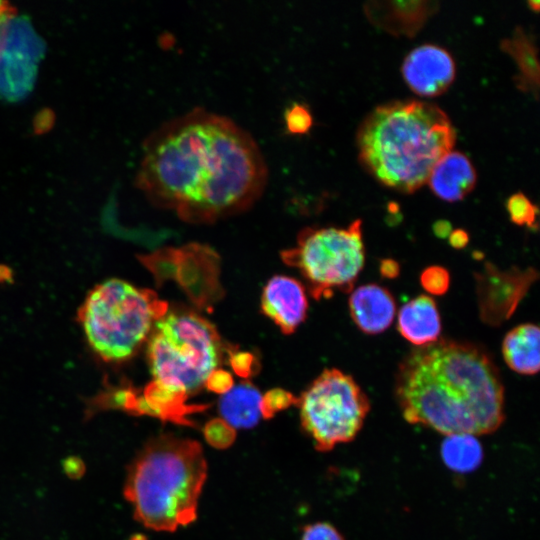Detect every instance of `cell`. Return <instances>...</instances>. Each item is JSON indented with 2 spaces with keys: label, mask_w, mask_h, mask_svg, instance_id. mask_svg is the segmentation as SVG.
<instances>
[{
  "label": "cell",
  "mask_w": 540,
  "mask_h": 540,
  "mask_svg": "<svg viewBox=\"0 0 540 540\" xmlns=\"http://www.w3.org/2000/svg\"><path fill=\"white\" fill-rule=\"evenodd\" d=\"M268 180L251 134L227 116L194 108L144 141L135 183L155 205L184 221L211 223L250 208Z\"/></svg>",
  "instance_id": "1"
},
{
  "label": "cell",
  "mask_w": 540,
  "mask_h": 540,
  "mask_svg": "<svg viewBox=\"0 0 540 540\" xmlns=\"http://www.w3.org/2000/svg\"><path fill=\"white\" fill-rule=\"evenodd\" d=\"M395 395L404 419L445 436L490 434L504 422V386L480 347L438 339L399 364Z\"/></svg>",
  "instance_id": "2"
},
{
  "label": "cell",
  "mask_w": 540,
  "mask_h": 540,
  "mask_svg": "<svg viewBox=\"0 0 540 540\" xmlns=\"http://www.w3.org/2000/svg\"><path fill=\"white\" fill-rule=\"evenodd\" d=\"M358 158L381 184L413 193L456 141L455 129L437 105L394 101L374 108L357 131Z\"/></svg>",
  "instance_id": "3"
},
{
  "label": "cell",
  "mask_w": 540,
  "mask_h": 540,
  "mask_svg": "<svg viewBox=\"0 0 540 540\" xmlns=\"http://www.w3.org/2000/svg\"><path fill=\"white\" fill-rule=\"evenodd\" d=\"M207 463L199 442L160 434L130 464L124 496L134 517L155 531L173 532L197 518Z\"/></svg>",
  "instance_id": "4"
},
{
  "label": "cell",
  "mask_w": 540,
  "mask_h": 540,
  "mask_svg": "<svg viewBox=\"0 0 540 540\" xmlns=\"http://www.w3.org/2000/svg\"><path fill=\"white\" fill-rule=\"evenodd\" d=\"M168 305L155 292L120 279L94 287L78 312L86 339L103 360L130 358Z\"/></svg>",
  "instance_id": "5"
},
{
  "label": "cell",
  "mask_w": 540,
  "mask_h": 540,
  "mask_svg": "<svg viewBox=\"0 0 540 540\" xmlns=\"http://www.w3.org/2000/svg\"><path fill=\"white\" fill-rule=\"evenodd\" d=\"M221 354L216 328L188 311L166 313L157 320L147 348L153 381L188 397L217 369Z\"/></svg>",
  "instance_id": "6"
},
{
  "label": "cell",
  "mask_w": 540,
  "mask_h": 540,
  "mask_svg": "<svg viewBox=\"0 0 540 540\" xmlns=\"http://www.w3.org/2000/svg\"><path fill=\"white\" fill-rule=\"evenodd\" d=\"M362 222L346 228H306L294 248L281 253L283 261L300 270L315 299L329 297L335 290L348 293L365 263Z\"/></svg>",
  "instance_id": "7"
},
{
  "label": "cell",
  "mask_w": 540,
  "mask_h": 540,
  "mask_svg": "<svg viewBox=\"0 0 540 540\" xmlns=\"http://www.w3.org/2000/svg\"><path fill=\"white\" fill-rule=\"evenodd\" d=\"M296 405L303 430L320 452L354 440L370 410L361 387L335 368L323 370L297 398Z\"/></svg>",
  "instance_id": "8"
},
{
  "label": "cell",
  "mask_w": 540,
  "mask_h": 540,
  "mask_svg": "<svg viewBox=\"0 0 540 540\" xmlns=\"http://www.w3.org/2000/svg\"><path fill=\"white\" fill-rule=\"evenodd\" d=\"M43 43L30 25L16 16L0 43V95L16 99L32 87Z\"/></svg>",
  "instance_id": "9"
},
{
  "label": "cell",
  "mask_w": 540,
  "mask_h": 540,
  "mask_svg": "<svg viewBox=\"0 0 540 540\" xmlns=\"http://www.w3.org/2000/svg\"><path fill=\"white\" fill-rule=\"evenodd\" d=\"M537 277L538 274L533 268L500 271L487 263L484 270L476 274L478 306L482 320L490 325H499L507 320Z\"/></svg>",
  "instance_id": "10"
},
{
  "label": "cell",
  "mask_w": 540,
  "mask_h": 540,
  "mask_svg": "<svg viewBox=\"0 0 540 540\" xmlns=\"http://www.w3.org/2000/svg\"><path fill=\"white\" fill-rule=\"evenodd\" d=\"M401 71L406 84L415 94L435 97L450 87L456 67L447 50L434 44H424L408 53Z\"/></svg>",
  "instance_id": "11"
},
{
  "label": "cell",
  "mask_w": 540,
  "mask_h": 540,
  "mask_svg": "<svg viewBox=\"0 0 540 540\" xmlns=\"http://www.w3.org/2000/svg\"><path fill=\"white\" fill-rule=\"evenodd\" d=\"M261 310L284 334H291L307 315L305 288L292 277L276 275L263 289Z\"/></svg>",
  "instance_id": "12"
},
{
  "label": "cell",
  "mask_w": 540,
  "mask_h": 540,
  "mask_svg": "<svg viewBox=\"0 0 540 540\" xmlns=\"http://www.w3.org/2000/svg\"><path fill=\"white\" fill-rule=\"evenodd\" d=\"M434 1L369 2L364 11L379 28L394 35L414 36L437 10Z\"/></svg>",
  "instance_id": "13"
},
{
  "label": "cell",
  "mask_w": 540,
  "mask_h": 540,
  "mask_svg": "<svg viewBox=\"0 0 540 540\" xmlns=\"http://www.w3.org/2000/svg\"><path fill=\"white\" fill-rule=\"evenodd\" d=\"M349 311L362 332L374 335L385 331L391 325L396 314V302L385 287L366 284L351 292Z\"/></svg>",
  "instance_id": "14"
},
{
  "label": "cell",
  "mask_w": 540,
  "mask_h": 540,
  "mask_svg": "<svg viewBox=\"0 0 540 540\" xmlns=\"http://www.w3.org/2000/svg\"><path fill=\"white\" fill-rule=\"evenodd\" d=\"M188 396L169 389L154 381L143 390L142 395L135 392L130 413L149 415L162 421L179 425L194 426L188 415L206 409V405L186 404Z\"/></svg>",
  "instance_id": "15"
},
{
  "label": "cell",
  "mask_w": 540,
  "mask_h": 540,
  "mask_svg": "<svg viewBox=\"0 0 540 540\" xmlns=\"http://www.w3.org/2000/svg\"><path fill=\"white\" fill-rule=\"evenodd\" d=\"M477 174L470 159L450 151L433 167L427 180L433 193L448 202L462 200L476 185Z\"/></svg>",
  "instance_id": "16"
},
{
  "label": "cell",
  "mask_w": 540,
  "mask_h": 540,
  "mask_svg": "<svg viewBox=\"0 0 540 540\" xmlns=\"http://www.w3.org/2000/svg\"><path fill=\"white\" fill-rule=\"evenodd\" d=\"M397 328L417 347L436 342L441 332V318L434 299L419 295L403 305L398 312Z\"/></svg>",
  "instance_id": "17"
},
{
  "label": "cell",
  "mask_w": 540,
  "mask_h": 540,
  "mask_svg": "<svg viewBox=\"0 0 540 540\" xmlns=\"http://www.w3.org/2000/svg\"><path fill=\"white\" fill-rule=\"evenodd\" d=\"M539 327L525 323L510 330L502 343V353L506 364L522 375H533L539 371Z\"/></svg>",
  "instance_id": "18"
},
{
  "label": "cell",
  "mask_w": 540,
  "mask_h": 540,
  "mask_svg": "<svg viewBox=\"0 0 540 540\" xmlns=\"http://www.w3.org/2000/svg\"><path fill=\"white\" fill-rule=\"evenodd\" d=\"M262 395L250 382H241L219 400L221 418L235 428H252L260 420Z\"/></svg>",
  "instance_id": "19"
},
{
  "label": "cell",
  "mask_w": 540,
  "mask_h": 540,
  "mask_svg": "<svg viewBox=\"0 0 540 540\" xmlns=\"http://www.w3.org/2000/svg\"><path fill=\"white\" fill-rule=\"evenodd\" d=\"M501 50L513 58L519 74L516 86L524 92L539 91V62L537 48L532 38L521 27H516L512 36L501 41Z\"/></svg>",
  "instance_id": "20"
},
{
  "label": "cell",
  "mask_w": 540,
  "mask_h": 540,
  "mask_svg": "<svg viewBox=\"0 0 540 540\" xmlns=\"http://www.w3.org/2000/svg\"><path fill=\"white\" fill-rule=\"evenodd\" d=\"M476 436L455 434L446 436L441 455L445 464L456 472L474 470L482 461L483 451Z\"/></svg>",
  "instance_id": "21"
},
{
  "label": "cell",
  "mask_w": 540,
  "mask_h": 540,
  "mask_svg": "<svg viewBox=\"0 0 540 540\" xmlns=\"http://www.w3.org/2000/svg\"><path fill=\"white\" fill-rule=\"evenodd\" d=\"M506 208L514 224L526 225L530 229L538 228V207L523 193L511 195L506 202Z\"/></svg>",
  "instance_id": "22"
},
{
  "label": "cell",
  "mask_w": 540,
  "mask_h": 540,
  "mask_svg": "<svg viewBox=\"0 0 540 540\" xmlns=\"http://www.w3.org/2000/svg\"><path fill=\"white\" fill-rule=\"evenodd\" d=\"M206 442L216 449H226L230 447L236 438L235 429L222 418L209 420L203 430Z\"/></svg>",
  "instance_id": "23"
},
{
  "label": "cell",
  "mask_w": 540,
  "mask_h": 540,
  "mask_svg": "<svg viewBox=\"0 0 540 540\" xmlns=\"http://www.w3.org/2000/svg\"><path fill=\"white\" fill-rule=\"evenodd\" d=\"M297 397L291 392L281 388H274L267 391L261 398L260 410L261 416L270 419L278 412L296 405Z\"/></svg>",
  "instance_id": "24"
},
{
  "label": "cell",
  "mask_w": 540,
  "mask_h": 540,
  "mask_svg": "<svg viewBox=\"0 0 540 540\" xmlns=\"http://www.w3.org/2000/svg\"><path fill=\"white\" fill-rule=\"evenodd\" d=\"M420 283L428 293L440 296L446 293L449 288L450 275L442 266H429L422 271Z\"/></svg>",
  "instance_id": "25"
},
{
  "label": "cell",
  "mask_w": 540,
  "mask_h": 540,
  "mask_svg": "<svg viewBox=\"0 0 540 540\" xmlns=\"http://www.w3.org/2000/svg\"><path fill=\"white\" fill-rule=\"evenodd\" d=\"M285 125L291 134H305L312 124L313 118L308 108L302 104H293L285 112Z\"/></svg>",
  "instance_id": "26"
},
{
  "label": "cell",
  "mask_w": 540,
  "mask_h": 540,
  "mask_svg": "<svg viewBox=\"0 0 540 540\" xmlns=\"http://www.w3.org/2000/svg\"><path fill=\"white\" fill-rule=\"evenodd\" d=\"M301 540H344V537L332 524L316 522L304 527Z\"/></svg>",
  "instance_id": "27"
},
{
  "label": "cell",
  "mask_w": 540,
  "mask_h": 540,
  "mask_svg": "<svg viewBox=\"0 0 540 540\" xmlns=\"http://www.w3.org/2000/svg\"><path fill=\"white\" fill-rule=\"evenodd\" d=\"M228 352L230 366L238 376L247 378L254 373L256 359L252 353L231 349Z\"/></svg>",
  "instance_id": "28"
},
{
  "label": "cell",
  "mask_w": 540,
  "mask_h": 540,
  "mask_svg": "<svg viewBox=\"0 0 540 540\" xmlns=\"http://www.w3.org/2000/svg\"><path fill=\"white\" fill-rule=\"evenodd\" d=\"M233 384L231 374L226 370L217 368L209 374L204 385L209 391L223 395L234 386Z\"/></svg>",
  "instance_id": "29"
},
{
  "label": "cell",
  "mask_w": 540,
  "mask_h": 540,
  "mask_svg": "<svg viewBox=\"0 0 540 540\" xmlns=\"http://www.w3.org/2000/svg\"><path fill=\"white\" fill-rule=\"evenodd\" d=\"M15 16V8L6 1H0V43L9 23Z\"/></svg>",
  "instance_id": "30"
},
{
  "label": "cell",
  "mask_w": 540,
  "mask_h": 540,
  "mask_svg": "<svg viewBox=\"0 0 540 540\" xmlns=\"http://www.w3.org/2000/svg\"><path fill=\"white\" fill-rule=\"evenodd\" d=\"M380 273L385 278L394 279L400 273L399 264L393 259H383L380 262Z\"/></svg>",
  "instance_id": "31"
},
{
  "label": "cell",
  "mask_w": 540,
  "mask_h": 540,
  "mask_svg": "<svg viewBox=\"0 0 540 540\" xmlns=\"http://www.w3.org/2000/svg\"><path fill=\"white\" fill-rule=\"evenodd\" d=\"M448 237L449 244L455 249H462L469 242V235L463 229L452 230Z\"/></svg>",
  "instance_id": "32"
},
{
  "label": "cell",
  "mask_w": 540,
  "mask_h": 540,
  "mask_svg": "<svg viewBox=\"0 0 540 540\" xmlns=\"http://www.w3.org/2000/svg\"><path fill=\"white\" fill-rule=\"evenodd\" d=\"M451 231L452 226L446 220H439L433 225V232L439 238L448 237Z\"/></svg>",
  "instance_id": "33"
},
{
  "label": "cell",
  "mask_w": 540,
  "mask_h": 540,
  "mask_svg": "<svg viewBox=\"0 0 540 540\" xmlns=\"http://www.w3.org/2000/svg\"><path fill=\"white\" fill-rule=\"evenodd\" d=\"M528 6L530 9H532L535 12L539 11L540 2L538 0H530L528 1Z\"/></svg>",
  "instance_id": "34"
}]
</instances>
